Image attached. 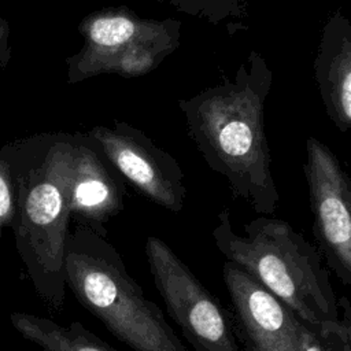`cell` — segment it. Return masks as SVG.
<instances>
[{"label":"cell","instance_id":"8fae6325","mask_svg":"<svg viewBox=\"0 0 351 351\" xmlns=\"http://www.w3.org/2000/svg\"><path fill=\"white\" fill-rule=\"evenodd\" d=\"M315 84L328 118L343 133L351 128V23L341 7L326 19L314 58Z\"/></svg>","mask_w":351,"mask_h":351},{"label":"cell","instance_id":"277c9868","mask_svg":"<svg viewBox=\"0 0 351 351\" xmlns=\"http://www.w3.org/2000/svg\"><path fill=\"white\" fill-rule=\"evenodd\" d=\"M84 48L75 58V80L99 74L138 77L155 70L180 45L181 22L149 19L119 5L88 15L82 25Z\"/></svg>","mask_w":351,"mask_h":351},{"label":"cell","instance_id":"7c38bea8","mask_svg":"<svg viewBox=\"0 0 351 351\" xmlns=\"http://www.w3.org/2000/svg\"><path fill=\"white\" fill-rule=\"evenodd\" d=\"M14 329L44 351H118L81 322L63 326L51 318L32 313H11Z\"/></svg>","mask_w":351,"mask_h":351},{"label":"cell","instance_id":"5b68a950","mask_svg":"<svg viewBox=\"0 0 351 351\" xmlns=\"http://www.w3.org/2000/svg\"><path fill=\"white\" fill-rule=\"evenodd\" d=\"M145 256L169 317L195 351H245L232 314L166 241L149 236Z\"/></svg>","mask_w":351,"mask_h":351},{"label":"cell","instance_id":"6da1fadb","mask_svg":"<svg viewBox=\"0 0 351 351\" xmlns=\"http://www.w3.org/2000/svg\"><path fill=\"white\" fill-rule=\"evenodd\" d=\"M271 85V69L252 49L233 78L223 77L177 101L207 166L225 177L234 199L262 215L274 214L280 203L265 132V103Z\"/></svg>","mask_w":351,"mask_h":351},{"label":"cell","instance_id":"30bf717a","mask_svg":"<svg viewBox=\"0 0 351 351\" xmlns=\"http://www.w3.org/2000/svg\"><path fill=\"white\" fill-rule=\"evenodd\" d=\"M123 177L86 136L80 138L69 189V210L80 225L107 237L106 223L123 210Z\"/></svg>","mask_w":351,"mask_h":351},{"label":"cell","instance_id":"ba28073f","mask_svg":"<svg viewBox=\"0 0 351 351\" xmlns=\"http://www.w3.org/2000/svg\"><path fill=\"white\" fill-rule=\"evenodd\" d=\"M88 137L141 195L171 213L182 210L186 197L184 173L176 158L143 130L115 119L111 126H95Z\"/></svg>","mask_w":351,"mask_h":351},{"label":"cell","instance_id":"52a82bcc","mask_svg":"<svg viewBox=\"0 0 351 351\" xmlns=\"http://www.w3.org/2000/svg\"><path fill=\"white\" fill-rule=\"evenodd\" d=\"M313 211V234L324 262L351 285V186L333 151L315 137L306 141L303 166Z\"/></svg>","mask_w":351,"mask_h":351},{"label":"cell","instance_id":"3957f363","mask_svg":"<svg viewBox=\"0 0 351 351\" xmlns=\"http://www.w3.org/2000/svg\"><path fill=\"white\" fill-rule=\"evenodd\" d=\"M64 278L80 304L132 350L188 351L107 237L78 225L67 237Z\"/></svg>","mask_w":351,"mask_h":351},{"label":"cell","instance_id":"9a60e30c","mask_svg":"<svg viewBox=\"0 0 351 351\" xmlns=\"http://www.w3.org/2000/svg\"><path fill=\"white\" fill-rule=\"evenodd\" d=\"M11 210V196L5 181L0 177V221H5Z\"/></svg>","mask_w":351,"mask_h":351},{"label":"cell","instance_id":"9c48e42d","mask_svg":"<svg viewBox=\"0 0 351 351\" xmlns=\"http://www.w3.org/2000/svg\"><path fill=\"white\" fill-rule=\"evenodd\" d=\"M222 277L245 351H308L318 333L243 269L226 261Z\"/></svg>","mask_w":351,"mask_h":351},{"label":"cell","instance_id":"5bb4252c","mask_svg":"<svg viewBox=\"0 0 351 351\" xmlns=\"http://www.w3.org/2000/svg\"><path fill=\"white\" fill-rule=\"evenodd\" d=\"M325 351H351L350 346V314L346 310L344 321L325 324L318 329Z\"/></svg>","mask_w":351,"mask_h":351},{"label":"cell","instance_id":"7a4b0ae2","mask_svg":"<svg viewBox=\"0 0 351 351\" xmlns=\"http://www.w3.org/2000/svg\"><path fill=\"white\" fill-rule=\"evenodd\" d=\"M213 239L226 261L255 278L311 330L340 321L322 255L287 221L262 215L237 233L229 210L223 208L217 217Z\"/></svg>","mask_w":351,"mask_h":351},{"label":"cell","instance_id":"4fadbf2b","mask_svg":"<svg viewBox=\"0 0 351 351\" xmlns=\"http://www.w3.org/2000/svg\"><path fill=\"white\" fill-rule=\"evenodd\" d=\"M182 14L213 26L236 22L247 14V0H163Z\"/></svg>","mask_w":351,"mask_h":351},{"label":"cell","instance_id":"8992f818","mask_svg":"<svg viewBox=\"0 0 351 351\" xmlns=\"http://www.w3.org/2000/svg\"><path fill=\"white\" fill-rule=\"evenodd\" d=\"M73 170L59 180L36 184L25 202V219L16 247L38 298L53 311L66 302L64 252L67 244L69 189Z\"/></svg>","mask_w":351,"mask_h":351}]
</instances>
